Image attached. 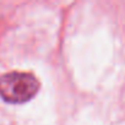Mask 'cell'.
Returning a JSON list of instances; mask_svg holds the SVG:
<instances>
[{
    "mask_svg": "<svg viewBox=\"0 0 125 125\" xmlns=\"http://www.w3.org/2000/svg\"><path fill=\"white\" fill-rule=\"evenodd\" d=\"M39 82L30 73L12 71L0 76V97L9 103L30 101L38 91Z\"/></svg>",
    "mask_w": 125,
    "mask_h": 125,
    "instance_id": "6da1fadb",
    "label": "cell"
}]
</instances>
